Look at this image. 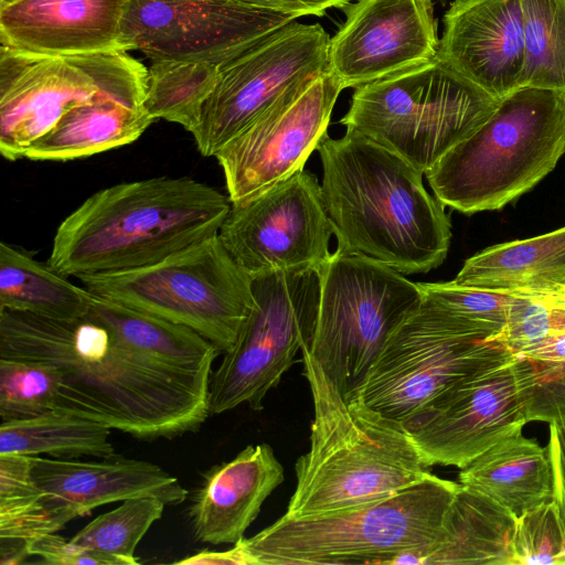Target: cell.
I'll return each mask as SVG.
<instances>
[{
	"instance_id": "6da1fadb",
	"label": "cell",
	"mask_w": 565,
	"mask_h": 565,
	"mask_svg": "<svg viewBox=\"0 0 565 565\" xmlns=\"http://www.w3.org/2000/svg\"><path fill=\"white\" fill-rule=\"evenodd\" d=\"M0 358L53 366L55 409L137 438H172L210 416L211 376L170 367L131 347L88 311L73 320L0 309Z\"/></svg>"
},
{
	"instance_id": "7a4b0ae2",
	"label": "cell",
	"mask_w": 565,
	"mask_h": 565,
	"mask_svg": "<svg viewBox=\"0 0 565 565\" xmlns=\"http://www.w3.org/2000/svg\"><path fill=\"white\" fill-rule=\"evenodd\" d=\"M321 191L338 252L377 260L403 275L440 266L451 241L445 205L423 173L396 153L347 130L318 149Z\"/></svg>"
},
{
	"instance_id": "3957f363",
	"label": "cell",
	"mask_w": 565,
	"mask_h": 565,
	"mask_svg": "<svg viewBox=\"0 0 565 565\" xmlns=\"http://www.w3.org/2000/svg\"><path fill=\"white\" fill-rule=\"evenodd\" d=\"M231 207L228 196L190 177L114 184L61 222L47 264L66 277L149 266L217 235Z\"/></svg>"
},
{
	"instance_id": "277c9868",
	"label": "cell",
	"mask_w": 565,
	"mask_h": 565,
	"mask_svg": "<svg viewBox=\"0 0 565 565\" xmlns=\"http://www.w3.org/2000/svg\"><path fill=\"white\" fill-rule=\"evenodd\" d=\"M312 401L309 450L295 465L296 489L284 515L310 516L364 507L423 479L428 468L406 427L345 399L311 355L301 350Z\"/></svg>"
},
{
	"instance_id": "5b68a950",
	"label": "cell",
	"mask_w": 565,
	"mask_h": 565,
	"mask_svg": "<svg viewBox=\"0 0 565 565\" xmlns=\"http://www.w3.org/2000/svg\"><path fill=\"white\" fill-rule=\"evenodd\" d=\"M460 483L430 471L377 502L288 518L237 544L247 565L420 564L445 535Z\"/></svg>"
},
{
	"instance_id": "8992f818",
	"label": "cell",
	"mask_w": 565,
	"mask_h": 565,
	"mask_svg": "<svg viewBox=\"0 0 565 565\" xmlns=\"http://www.w3.org/2000/svg\"><path fill=\"white\" fill-rule=\"evenodd\" d=\"M565 154V93L524 87L425 174L435 196L463 214L497 211L531 191Z\"/></svg>"
},
{
	"instance_id": "52a82bcc",
	"label": "cell",
	"mask_w": 565,
	"mask_h": 565,
	"mask_svg": "<svg viewBox=\"0 0 565 565\" xmlns=\"http://www.w3.org/2000/svg\"><path fill=\"white\" fill-rule=\"evenodd\" d=\"M499 103L436 55L355 87L341 124L425 174Z\"/></svg>"
},
{
	"instance_id": "ba28073f",
	"label": "cell",
	"mask_w": 565,
	"mask_h": 565,
	"mask_svg": "<svg viewBox=\"0 0 565 565\" xmlns=\"http://www.w3.org/2000/svg\"><path fill=\"white\" fill-rule=\"evenodd\" d=\"M77 278L95 296L194 330L222 353L255 302L253 278L218 234L149 266Z\"/></svg>"
},
{
	"instance_id": "9c48e42d",
	"label": "cell",
	"mask_w": 565,
	"mask_h": 565,
	"mask_svg": "<svg viewBox=\"0 0 565 565\" xmlns=\"http://www.w3.org/2000/svg\"><path fill=\"white\" fill-rule=\"evenodd\" d=\"M311 355L345 399L358 392L390 333L423 301L417 282L369 257L335 250L319 269Z\"/></svg>"
},
{
	"instance_id": "30bf717a",
	"label": "cell",
	"mask_w": 565,
	"mask_h": 565,
	"mask_svg": "<svg viewBox=\"0 0 565 565\" xmlns=\"http://www.w3.org/2000/svg\"><path fill=\"white\" fill-rule=\"evenodd\" d=\"M493 333L423 297L387 337L353 397L402 423L461 377L512 353Z\"/></svg>"
},
{
	"instance_id": "8fae6325",
	"label": "cell",
	"mask_w": 565,
	"mask_h": 565,
	"mask_svg": "<svg viewBox=\"0 0 565 565\" xmlns=\"http://www.w3.org/2000/svg\"><path fill=\"white\" fill-rule=\"evenodd\" d=\"M148 70L126 51L38 55L1 45L0 153L8 161L73 107L105 95L145 100Z\"/></svg>"
},
{
	"instance_id": "7c38bea8",
	"label": "cell",
	"mask_w": 565,
	"mask_h": 565,
	"mask_svg": "<svg viewBox=\"0 0 565 565\" xmlns=\"http://www.w3.org/2000/svg\"><path fill=\"white\" fill-rule=\"evenodd\" d=\"M254 308L234 345L212 372L210 415L246 403L260 411L266 394L310 344L318 317L319 270L275 271L253 278Z\"/></svg>"
},
{
	"instance_id": "4fadbf2b",
	"label": "cell",
	"mask_w": 565,
	"mask_h": 565,
	"mask_svg": "<svg viewBox=\"0 0 565 565\" xmlns=\"http://www.w3.org/2000/svg\"><path fill=\"white\" fill-rule=\"evenodd\" d=\"M536 382L533 361L515 353L455 382L405 425L423 463L462 469L523 428Z\"/></svg>"
},
{
	"instance_id": "5bb4252c",
	"label": "cell",
	"mask_w": 565,
	"mask_h": 565,
	"mask_svg": "<svg viewBox=\"0 0 565 565\" xmlns=\"http://www.w3.org/2000/svg\"><path fill=\"white\" fill-rule=\"evenodd\" d=\"M342 90L328 70L306 77L215 153L232 205L250 201L303 170L328 136Z\"/></svg>"
},
{
	"instance_id": "9a60e30c",
	"label": "cell",
	"mask_w": 565,
	"mask_h": 565,
	"mask_svg": "<svg viewBox=\"0 0 565 565\" xmlns=\"http://www.w3.org/2000/svg\"><path fill=\"white\" fill-rule=\"evenodd\" d=\"M330 36L319 24L291 21L218 66L217 84L191 135L214 157L287 88L327 70Z\"/></svg>"
},
{
	"instance_id": "2e32d148",
	"label": "cell",
	"mask_w": 565,
	"mask_h": 565,
	"mask_svg": "<svg viewBox=\"0 0 565 565\" xmlns=\"http://www.w3.org/2000/svg\"><path fill=\"white\" fill-rule=\"evenodd\" d=\"M333 228L318 178L301 170L243 204L232 205L218 236L252 278L319 270Z\"/></svg>"
},
{
	"instance_id": "e0dca14e",
	"label": "cell",
	"mask_w": 565,
	"mask_h": 565,
	"mask_svg": "<svg viewBox=\"0 0 565 565\" xmlns=\"http://www.w3.org/2000/svg\"><path fill=\"white\" fill-rule=\"evenodd\" d=\"M296 19L234 0H128L119 47L221 66Z\"/></svg>"
},
{
	"instance_id": "ac0fdd59",
	"label": "cell",
	"mask_w": 565,
	"mask_h": 565,
	"mask_svg": "<svg viewBox=\"0 0 565 565\" xmlns=\"http://www.w3.org/2000/svg\"><path fill=\"white\" fill-rule=\"evenodd\" d=\"M330 38L327 70L359 87L433 60L439 49L433 0H355Z\"/></svg>"
},
{
	"instance_id": "d6986e66",
	"label": "cell",
	"mask_w": 565,
	"mask_h": 565,
	"mask_svg": "<svg viewBox=\"0 0 565 565\" xmlns=\"http://www.w3.org/2000/svg\"><path fill=\"white\" fill-rule=\"evenodd\" d=\"M437 56L501 100L518 89L524 57L521 0H454Z\"/></svg>"
},
{
	"instance_id": "ffe728a7",
	"label": "cell",
	"mask_w": 565,
	"mask_h": 565,
	"mask_svg": "<svg viewBox=\"0 0 565 565\" xmlns=\"http://www.w3.org/2000/svg\"><path fill=\"white\" fill-rule=\"evenodd\" d=\"M30 462L50 504L71 521L131 498L154 497L173 505L188 494L178 478L159 466L117 455L97 461L30 456Z\"/></svg>"
},
{
	"instance_id": "44dd1931",
	"label": "cell",
	"mask_w": 565,
	"mask_h": 565,
	"mask_svg": "<svg viewBox=\"0 0 565 565\" xmlns=\"http://www.w3.org/2000/svg\"><path fill=\"white\" fill-rule=\"evenodd\" d=\"M128 0H20L0 7V44L38 55L120 50Z\"/></svg>"
},
{
	"instance_id": "7402d4cb",
	"label": "cell",
	"mask_w": 565,
	"mask_h": 565,
	"mask_svg": "<svg viewBox=\"0 0 565 565\" xmlns=\"http://www.w3.org/2000/svg\"><path fill=\"white\" fill-rule=\"evenodd\" d=\"M282 481L284 468L266 443L249 445L232 460L213 466L189 508L195 540L213 545L241 541Z\"/></svg>"
},
{
	"instance_id": "603a6c76",
	"label": "cell",
	"mask_w": 565,
	"mask_h": 565,
	"mask_svg": "<svg viewBox=\"0 0 565 565\" xmlns=\"http://www.w3.org/2000/svg\"><path fill=\"white\" fill-rule=\"evenodd\" d=\"M519 428L460 469L459 483L505 508L515 519L554 501L548 446L542 447Z\"/></svg>"
},
{
	"instance_id": "cb8c5ba5",
	"label": "cell",
	"mask_w": 565,
	"mask_h": 565,
	"mask_svg": "<svg viewBox=\"0 0 565 565\" xmlns=\"http://www.w3.org/2000/svg\"><path fill=\"white\" fill-rule=\"evenodd\" d=\"M154 120L143 100L105 95L70 109L24 158L33 161H68L127 146Z\"/></svg>"
},
{
	"instance_id": "d4e9b609",
	"label": "cell",
	"mask_w": 565,
	"mask_h": 565,
	"mask_svg": "<svg viewBox=\"0 0 565 565\" xmlns=\"http://www.w3.org/2000/svg\"><path fill=\"white\" fill-rule=\"evenodd\" d=\"M454 280L504 292L565 289V226L484 248L466 259Z\"/></svg>"
},
{
	"instance_id": "484cf974",
	"label": "cell",
	"mask_w": 565,
	"mask_h": 565,
	"mask_svg": "<svg viewBox=\"0 0 565 565\" xmlns=\"http://www.w3.org/2000/svg\"><path fill=\"white\" fill-rule=\"evenodd\" d=\"M515 520L497 501L461 486L449 508L443 540L420 564L510 565Z\"/></svg>"
},
{
	"instance_id": "4316f807",
	"label": "cell",
	"mask_w": 565,
	"mask_h": 565,
	"mask_svg": "<svg viewBox=\"0 0 565 565\" xmlns=\"http://www.w3.org/2000/svg\"><path fill=\"white\" fill-rule=\"evenodd\" d=\"M94 295L71 282L47 263L19 247L0 244V309L60 320L85 316Z\"/></svg>"
},
{
	"instance_id": "83f0119b",
	"label": "cell",
	"mask_w": 565,
	"mask_h": 565,
	"mask_svg": "<svg viewBox=\"0 0 565 565\" xmlns=\"http://www.w3.org/2000/svg\"><path fill=\"white\" fill-rule=\"evenodd\" d=\"M110 429L102 423L58 409L1 422L0 456L44 454L58 459L108 458L116 455Z\"/></svg>"
},
{
	"instance_id": "f1b7e54d",
	"label": "cell",
	"mask_w": 565,
	"mask_h": 565,
	"mask_svg": "<svg viewBox=\"0 0 565 565\" xmlns=\"http://www.w3.org/2000/svg\"><path fill=\"white\" fill-rule=\"evenodd\" d=\"M218 72L217 65L207 62H152L143 100L146 111L153 120L178 124L191 134L217 84Z\"/></svg>"
},
{
	"instance_id": "f546056e",
	"label": "cell",
	"mask_w": 565,
	"mask_h": 565,
	"mask_svg": "<svg viewBox=\"0 0 565 565\" xmlns=\"http://www.w3.org/2000/svg\"><path fill=\"white\" fill-rule=\"evenodd\" d=\"M71 520L54 509L31 473L30 456H0V540L28 542Z\"/></svg>"
},
{
	"instance_id": "4dcf8cb0",
	"label": "cell",
	"mask_w": 565,
	"mask_h": 565,
	"mask_svg": "<svg viewBox=\"0 0 565 565\" xmlns=\"http://www.w3.org/2000/svg\"><path fill=\"white\" fill-rule=\"evenodd\" d=\"M524 57L519 88L565 93V0H521Z\"/></svg>"
},
{
	"instance_id": "1f68e13d",
	"label": "cell",
	"mask_w": 565,
	"mask_h": 565,
	"mask_svg": "<svg viewBox=\"0 0 565 565\" xmlns=\"http://www.w3.org/2000/svg\"><path fill=\"white\" fill-rule=\"evenodd\" d=\"M162 500L139 497L124 500L79 530L71 541L86 548L119 557L128 565L139 564L135 551L151 525L163 513Z\"/></svg>"
},
{
	"instance_id": "d6a6232c",
	"label": "cell",
	"mask_w": 565,
	"mask_h": 565,
	"mask_svg": "<svg viewBox=\"0 0 565 565\" xmlns=\"http://www.w3.org/2000/svg\"><path fill=\"white\" fill-rule=\"evenodd\" d=\"M57 371L47 364L0 358V419H24L55 409Z\"/></svg>"
},
{
	"instance_id": "836d02e7",
	"label": "cell",
	"mask_w": 565,
	"mask_h": 565,
	"mask_svg": "<svg viewBox=\"0 0 565 565\" xmlns=\"http://www.w3.org/2000/svg\"><path fill=\"white\" fill-rule=\"evenodd\" d=\"M511 294L505 326L490 343L518 354L565 332V289Z\"/></svg>"
},
{
	"instance_id": "e575fe53",
	"label": "cell",
	"mask_w": 565,
	"mask_h": 565,
	"mask_svg": "<svg viewBox=\"0 0 565 565\" xmlns=\"http://www.w3.org/2000/svg\"><path fill=\"white\" fill-rule=\"evenodd\" d=\"M510 565H565V529L554 501L515 520Z\"/></svg>"
},
{
	"instance_id": "d590c367",
	"label": "cell",
	"mask_w": 565,
	"mask_h": 565,
	"mask_svg": "<svg viewBox=\"0 0 565 565\" xmlns=\"http://www.w3.org/2000/svg\"><path fill=\"white\" fill-rule=\"evenodd\" d=\"M417 285L424 298L487 328L493 333L492 339L500 334L505 326L511 292L460 285L455 280Z\"/></svg>"
},
{
	"instance_id": "8d00e7d4",
	"label": "cell",
	"mask_w": 565,
	"mask_h": 565,
	"mask_svg": "<svg viewBox=\"0 0 565 565\" xmlns=\"http://www.w3.org/2000/svg\"><path fill=\"white\" fill-rule=\"evenodd\" d=\"M533 363L537 382L527 409V423L565 420V364L543 361Z\"/></svg>"
},
{
	"instance_id": "74e56055",
	"label": "cell",
	"mask_w": 565,
	"mask_h": 565,
	"mask_svg": "<svg viewBox=\"0 0 565 565\" xmlns=\"http://www.w3.org/2000/svg\"><path fill=\"white\" fill-rule=\"evenodd\" d=\"M28 552L50 565H128L126 561L86 548L56 533L28 542Z\"/></svg>"
},
{
	"instance_id": "f35d334b",
	"label": "cell",
	"mask_w": 565,
	"mask_h": 565,
	"mask_svg": "<svg viewBox=\"0 0 565 565\" xmlns=\"http://www.w3.org/2000/svg\"><path fill=\"white\" fill-rule=\"evenodd\" d=\"M236 2L300 18L323 15L331 8L342 9L352 0H234Z\"/></svg>"
},
{
	"instance_id": "ab89813d",
	"label": "cell",
	"mask_w": 565,
	"mask_h": 565,
	"mask_svg": "<svg viewBox=\"0 0 565 565\" xmlns=\"http://www.w3.org/2000/svg\"><path fill=\"white\" fill-rule=\"evenodd\" d=\"M547 446L553 468L554 502L565 529V420L550 423Z\"/></svg>"
},
{
	"instance_id": "60d3db41",
	"label": "cell",
	"mask_w": 565,
	"mask_h": 565,
	"mask_svg": "<svg viewBox=\"0 0 565 565\" xmlns=\"http://www.w3.org/2000/svg\"><path fill=\"white\" fill-rule=\"evenodd\" d=\"M518 355L533 361L565 364V332L522 349Z\"/></svg>"
},
{
	"instance_id": "b9f144b4",
	"label": "cell",
	"mask_w": 565,
	"mask_h": 565,
	"mask_svg": "<svg viewBox=\"0 0 565 565\" xmlns=\"http://www.w3.org/2000/svg\"><path fill=\"white\" fill-rule=\"evenodd\" d=\"M174 563L185 565H247V561L237 544L222 552L204 550Z\"/></svg>"
},
{
	"instance_id": "7bdbcfd3",
	"label": "cell",
	"mask_w": 565,
	"mask_h": 565,
	"mask_svg": "<svg viewBox=\"0 0 565 565\" xmlns=\"http://www.w3.org/2000/svg\"><path fill=\"white\" fill-rule=\"evenodd\" d=\"M29 554L25 542L17 540H1L0 564L12 565L21 563Z\"/></svg>"
},
{
	"instance_id": "ee69618b",
	"label": "cell",
	"mask_w": 565,
	"mask_h": 565,
	"mask_svg": "<svg viewBox=\"0 0 565 565\" xmlns=\"http://www.w3.org/2000/svg\"><path fill=\"white\" fill-rule=\"evenodd\" d=\"M17 1H20V0H0V7L17 2Z\"/></svg>"
}]
</instances>
